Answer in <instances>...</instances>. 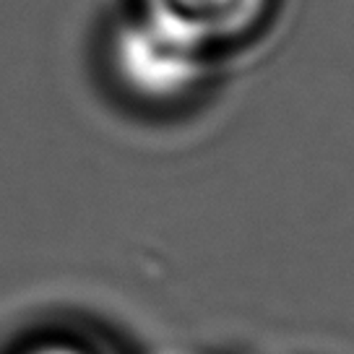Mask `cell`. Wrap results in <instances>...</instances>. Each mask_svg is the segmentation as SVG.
I'll use <instances>...</instances> for the list:
<instances>
[{
    "label": "cell",
    "instance_id": "obj_1",
    "mask_svg": "<svg viewBox=\"0 0 354 354\" xmlns=\"http://www.w3.org/2000/svg\"><path fill=\"white\" fill-rule=\"evenodd\" d=\"M107 68L128 100L169 107L185 102L206 81L209 53L138 13L112 29Z\"/></svg>",
    "mask_w": 354,
    "mask_h": 354
},
{
    "label": "cell",
    "instance_id": "obj_2",
    "mask_svg": "<svg viewBox=\"0 0 354 354\" xmlns=\"http://www.w3.org/2000/svg\"><path fill=\"white\" fill-rule=\"evenodd\" d=\"M271 6L274 0H138V13L211 55L250 37Z\"/></svg>",
    "mask_w": 354,
    "mask_h": 354
},
{
    "label": "cell",
    "instance_id": "obj_3",
    "mask_svg": "<svg viewBox=\"0 0 354 354\" xmlns=\"http://www.w3.org/2000/svg\"><path fill=\"white\" fill-rule=\"evenodd\" d=\"M16 354H94L88 352L86 346H81L78 342H71V339H39V342H32L21 346Z\"/></svg>",
    "mask_w": 354,
    "mask_h": 354
}]
</instances>
